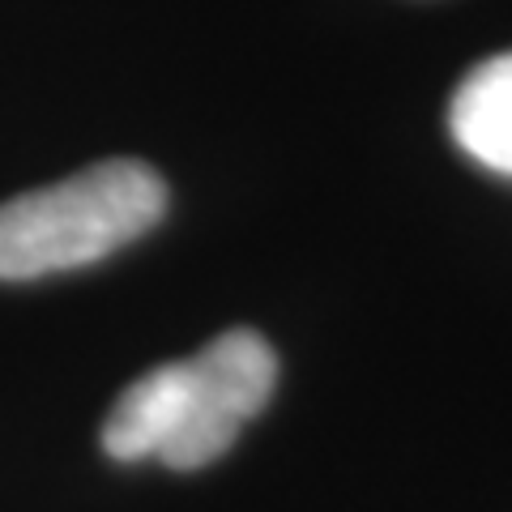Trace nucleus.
<instances>
[{"instance_id": "f03ea898", "label": "nucleus", "mask_w": 512, "mask_h": 512, "mask_svg": "<svg viewBox=\"0 0 512 512\" xmlns=\"http://www.w3.org/2000/svg\"><path fill=\"white\" fill-rule=\"evenodd\" d=\"M175 367L171 427L158 461L171 470H201L239 440L278 384V355L252 329H231Z\"/></svg>"}, {"instance_id": "f257e3e1", "label": "nucleus", "mask_w": 512, "mask_h": 512, "mask_svg": "<svg viewBox=\"0 0 512 512\" xmlns=\"http://www.w3.org/2000/svg\"><path fill=\"white\" fill-rule=\"evenodd\" d=\"M167 214V184L137 158H103L86 171L0 201V282H35L128 248Z\"/></svg>"}, {"instance_id": "7ed1b4c3", "label": "nucleus", "mask_w": 512, "mask_h": 512, "mask_svg": "<svg viewBox=\"0 0 512 512\" xmlns=\"http://www.w3.org/2000/svg\"><path fill=\"white\" fill-rule=\"evenodd\" d=\"M448 133L478 167L512 180V52H500L461 77L448 103Z\"/></svg>"}]
</instances>
